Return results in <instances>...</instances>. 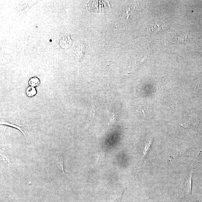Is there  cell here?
Returning <instances> with one entry per match:
<instances>
[{"label": "cell", "instance_id": "1", "mask_svg": "<svg viewBox=\"0 0 202 202\" xmlns=\"http://www.w3.org/2000/svg\"><path fill=\"white\" fill-rule=\"evenodd\" d=\"M195 168H193L192 170H191L190 175L187 177V178L186 179L185 184H184V189H185L186 194L188 196L191 195L192 179L193 173H194Z\"/></svg>", "mask_w": 202, "mask_h": 202}, {"label": "cell", "instance_id": "2", "mask_svg": "<svg viewBox=\"0 0 202 202\" xmlns=\"http://www.w3.org/2000/svg\"><path fill=\"white\" fill-rule=\"evenodd\" d=\"M57 164L59 169L60 171L63 173L65 174L64 171V158H63V155L62 154H59L57 155Z\"/></svg>", "mask_w": 202, "mask_h": 202}, {"label": "cell", "instance_id": "3", "mask_svg": "<svg viewBox=\"0 0 202 202\" xmlns=\"http://www.w3.org/2000/svg\"><path fill=\"white\" fill-rule=\"evenodd\" d=\"M148 109L145 107H139L136 108V113L140 118H145L148 115Z\"/></svg>", "mask_w": 202, "mask_h": 202}, {"label": "cell", "instance_id": "4", "mask_svg": "<svg viewBox=\"0 0 202 202\" xmlns=\"http://www.w3.org/2000/svg\"><path fill=\"white\" fill-rule=\"evenodd\" d=\"M187 38H188V36L187 35L186 33H184V34L182 33V34H177V35L175 36L173 38V41L174 43L183 42L186 41Z\"/></svg>", "mask_w": 202, "mask_h": 202}, {"label": "cell", "instance_id": "5", "mask_svg": "<svg viewBox=\"0 0 202 202\" xmlns=\"http://www.w3.org/2000/svg\"><path fill=\"white\" fill-rule=\"evenodd\" d=\"M60 45L64 48H68L71 45L72 41L69 36H66L63 37L60 41Z\"/></svg>", "mask_w": 202, "mask_h": 202}, {"label": "cell", "instance_id": "6", "mask_svg": "<svg viewBox=\"0 0 202 202\" xmlns=\"http://www.w3.org/2000/svg\"><path fill=\"white\" fill-rule=\"evenodd\" d=\"M153 142V138H151L148 142L146 143V144L145 146V148L143 151V154L142 159H144L148 155L149 152L151 149L152 145Z\"/></svg>", "mask_w": 202, "mask_h": 202}, {"label": "cell", "instance_id": "7", "mask_svg": "<svg viewBox=\"0 0 202 202\" xmlns=\"http://www.w3.org/2000/svg\"><path fill=\"white\" fill-rule=\"evenodd\" d=\"M84 46L83 45H81L78 46L75 50V53L77 59H79L83 57V53H84Z\"/></svg>", "mask_w": 202, "mask_h": 202}, {"label": "cell", "instance_id": "8", "mask_svg": "<svg viewBox=\"0 0 202 202\" xmlns=\"http://www.w3.org/2000/svg\"><path fill=\"white\" fill-rule=\"evenodd\" d=\"M26 93L27 96L28 97H32L37 94V91L35 87L30 86L27 88Z\"/></svg>", "mask_w": 202, "mask_h": 202}, {"label": "cell", "instance_id": "9", "mask_svg": "<svg viewBox=\"0 0 202 202\" xmlns=\"http://www.w3.org/2000/svg\"><path fill=\"white\" fill-rule=\"evenodd\" d=\"M29 84L30 86L34 87L38 86L40 84V79L37 77L31 78L29 81Z\"/></svg>", "mask_w": 202, "mask_h": 202}, {"label": "cell", "instance_id": "10", "mask_svg": "<svg viewBox=\"0 0 202 202\" xmlns=\"http://www.w3.org/2000/svg\"><path fill=\"white\" fill-rule=\"evenodd\" d=\"M1 124L7 125V126L12 127L16 128V129L18 130H20V131H21V132L23 133V135L24 137H25L26 138L25 132H24L23 130L22 129V128H21V127L17 126V125L14 124H12V123H9V122H1Z\"/></svg>", "mask_w": 202, "mask_h": 202}, {"label": "cell", "instance_id": "11", "mask_svg": "<svg viewBox=\"0 0 202 202\" xmlns=\"http://www.w3.org/2000/svg\"><path fill=\"white\" fill-rule=\"evenodd\" d=\"M95 110L94 105L93 102H92L91 106V119H93L95 117Z\"/></svg>", "mask_w": 202, "mask_h": 202}, {"label": "cell", "instance_id": "12", "mask_svg": "<svg viewBox=\"0 0 202 202\" xmlns=\"http://www.w3.org/2000/svg\"><path fill=\"white\" fill-rule=\"evenodd\" d=\"M117 119V116L116 114H114L113 116H112V117L110 119V122L111 123H114L116 120Z\"/></svg>", "mask_w": 202, "mask_h": 202}, {"label": "cell", "instance_id": "13", "mask_svg": "<svg viewBox=\"0 0 202 202\" xmlns=\"http://www.w3.org/2000/svg\"><path fill=\"white\" fill-rule=\"evenodd\" d=\"M202 152V150H201V152L200 153V154H199V155H200V154H201Z\"/></svg>", "mask_w": 202, "mask_h": 202}]
</instances>
